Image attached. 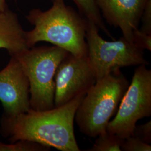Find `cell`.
I'll return each instance as SVG.
<instances>
[{"label": "cell", "mask_w": 151, "mask_h": 151, "mask_svg": "<svg viewBox=\"0 0 151 151\" xmlns=\"http://www.w3.org/2000/svg\"><path fill=\"white\" fill-rule=\"evenodd\" d=\"M86 93L44 111L30 110L16 116L3 115L0 132L11 143L33 141L61 151H80L74 133L76 112Z\"/></svg>", "instance_id": "obj_1"}, {"label": "cell", "mask_w": 151, "mask_h": 151, "mask_svg": "<svg viewBox=\"0 0 151 151\" xmlns=\"http://www.w3.org/2000/svg\"><path fill=\"white\" fill-rule=\"evenodd\" d=\"M52 2V6L48 10L34 9L26 16L34 26L32 30L27 31L29 47L32 48L40 42H46L76 57L87 56L86 19L65 5L64 1Z\"/></svg>", "instance_id": "obj_2"}, {"label": "cell", "mask_w": 151, "mask_h": 151, "mask_svg": "<svg viewBox=\"0 0 151 151\" xmlns=\"http://www.w3.org/2000/svg\"><path fill=\"white\" fill-rule=\"evenodd\" d=\"M129 85V81L120 69L96 81L76 112L75 120L82 133L95 138L106 131Z\"/></svg>", "instance_id": "obj_3"}, {"label": "cell", "mask_w": 151, "mask_h": 151, "mask_svg": "<svg viewBox=\"0 0 151 151\" xmlns=\"http://www.w3.org/2000/svg\"><path fill=\"white\" fill-rule=\"evenodd\" d=\"M68 53L64 49L53 45L33 47L12 56L20 63L28 78L32 110L40 111L55 108V74Z\"/></svg>", "instance_id": "obj_4"}, {"label": "cell", "mask_w": 151, "mask_h": 151, "mask_svg": "<svg viewBox=\"0 0 151 151\" xmlns=\"http://www.w3.org/2000/svg\"><path fill=\"white\" fill-rule=\"evenodd\" d=\"M87 20V19H86ZM87 58L96 80L122 67L149 65L144 50L123 36L106 41L99 35L97 26L87 20Z\"/></svg>", "instance_id": "obj_5"}, {"label": "cell", "mask_w": 151, "mask_h": 151, "mask_svg": "<svg viewBox=\"0 0 151 151\" xmlns=\"http://www.w3.org/2000/svg\"><path fill=\"white\" fill-rule=\"evenodd\" d=\"M151 115V70L139 65L119 104L116 114L110 121L107 132L123 139L132 136L137 122Z\"/></svg>", "instance_id": "obj_6"}, {"label": "cell", "mask_w": 151, "mask_h": 151, "mask_svg": "<svg viewBox=\"0 0 151 151\" xmlns=\"http://www.w3.org/2000/svg\"><path fill=\"white\" fill-rule=\"evenodd\" d=\"M96 78L87 56L68 53L58 65L54 77V106L59 107L82 93H86Z\"/></svg>", "instance_id": "obj_7"}, {"label": "cell", "mask_w": 151, "mask_h": 151, "mask_svg": "<svg viewBox=\"0 0 151 151\" xmlns=\"http://www.w3.org/2000/svg\"><path fill=\"white\" fill-rule=\"evenodd\" d=\"M0 101L6 116H16L30 110V86L27 76L18 60L11 57L0 71Z\"/></svg>", "instance_id": "obj_8"}, {"label": "cell", "mask_w": 151, "mask_h": 151, "mask_svg": "<svg viewBox=\"0 0 151 151\" xmlns=\"http://www.w3.org/2000/svg\"><path fill=\"white\" fill-rule=\"evenodd\" d=\"M148 0H96L97 6L108 24L119 27L123 36L133 42V32L138 29Z\"/></svg>", "instance_id": "obj_9"}, {"label": "cell", "mask_w": 151, "mask_h": 151, "mask_svg": "<svg viewBox=\"0 0 151 151\" xmlns=\"http://www.w3.org/2000/svg\"><path fill=\"white\" fill-rule=\"evenodd\" d=\"M0 48L6 49L11 57L30 48L27 31L23 29L16 14L9 8L0 11Z\"/></svg>", "instance_id": "obj_10"}, {"label": "cell", "mask_w": 151, "mask_h": 151, "mask_svg": "<svg viewBox=\"0 0 151 151\" xmlns=\"http://www.w3.org/2000/svg\"><path fill=\"white\" fill-rule=\"evenodd\" d=\"M53 1V0H51ZM64 1L65 0H61ZM78 7L81 14L87 20L93 22L107 36L115 40L106 27L96 0H72Z\"/></svg>", "instance_id": "obj_11"}, {"label": "cell", "mask_w": 151, "mask_h": 151, "mask_svg": "<svg viewBox=\"0 0 151 151\" xmlns=\"http://www.w3.org/2000/svg\"><path fill=\"white\" fill-rule=\"evenodd\" d=\"M97 139L91 148L86 151H120L124 139L118 135L106 131L97 136Z\"/></svg>", "instance_id": "obj_12"}, {"label": "cell", "mask_w": 151, "mask_h": 151, "mask_svg": "<svg viewBox=\"0 0 151 151\" xmlns=\"http://www.w3.org/2000/svg\"><path fill=\"white\" fill-rule=\"evenodd\" d=\"M50 147L30 140H18L12 144L0 142V151H48Z\"/></svg>", "instance_id": "obj_13"}, {"label": "cell", "mask_w": 151, "mask_h": 151, "mask_svg": "<svg viewBox=\"0 0 151 151\" xmlns=\"http://www.w3.org/2000/svg\"><path fill=\"white\" fill-rule=\"evenodd\" d=\"M121 151H151V146L133 136H130L124 139L121 146Z\"/></svg>", "instance_id": "obj_14"}, {"label": "cell", "mask_w": 151, "mask_h": 151, "mask_svg": "<svg viewBox=\"0 0 151 151\" xmlns=\"http://www.w3.org/2000/svg\"><path fill=\"white\" fill-rule=\"evenodd\" d=\"M132 136L139 140L150 145L151 143V121L150 120L145 124L135 125L133 131Z\"/></svg>", "instance_id": "obj_15"}, {"label": "cell", "mask_w": 151, "mask_h": 151, "mask_svg": "<svg viewBox=\"0 0 151 151\" xmlns=\"http://www.w3.org/2000/svg\"><path fill=\"white\" fill-rule=\"evenodd\" d=\"M133 42L143 50H151V35L142 32L138 29L133 32Z\"/></svg>", "instance_id": "obj_16"}, {"label": "cell", "mask_w": 151, "mask_h": 151, "mask_svg": "<svg viewBox=\"0 0 151 151\" xmlns=\"http://www.w3.org/2000/svg\"><path fill=\"white\" fill-rule=\"evenodd\" d=\"M140 20L142 25L140 31L151 35V0L147 1Z\"/></svg>", "instance_id": "obj_17"}, {"label": "cell", "mask_w": 151, "mask_h": 151, "mask_svg": "<svg viewBox=\"0 0 151 151\" xmlns=\"http://www.w3.org/2000/svg\"><path fill=\"white\" fill-rule=\"evenodd\" d=\"M7 8L6 0H0V11H5Z\"/></svg>", "instance_id": "obj_18"}]
</instances>
